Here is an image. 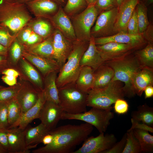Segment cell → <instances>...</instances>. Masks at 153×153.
<instances>
[{"label":"cell","mask_w":153,"mask_h":153,"mask_svg":"<svg viewBox=\"0 0 153 153\" xmlns=\"http://www.w3.org/2000/svg\"><path fill=\"white\" fill-rule=\"evenodd\" d=\"M93 129L87 123L67 124L49 131L53 136L52 143L32 151L33 153H72L76 147L84 142Z\"/></svg>","instance_id":"obj_1"},{"label":"cell","mask_w":153,"mask_h":153,"mask_svg":"<svg viewBox=\"0 0 153 153\" xmlns=\"http://www.w3.org/2000/svg\"><path fill=\"white\" fill-rule=\"evenodd\" d=\"M111 67L114 72L112 81L118 80L124 84L125 96L128 98L135 94L132 80L135 73L142 67L134 52L118 59L104 62Z\"/></svg>","instance_id":"obj_2"},{"label":"cell","mask_w":153,"mask_h":153,"mask_svg":"<svg viewBox=\"0 0 153 153\" xmlns=\"http://www.w3.org/2000/svg\"><path fill=\"white\" fill-rule=\"evenodd\" d=\"M33 18L25 3L16 2L0 4V25L17 35Z\"/></svg>","instance_id":"obj_3"},{"label":"cell","mask_w":153,"mask_h":153,"mask_svg":"<svg viewBox=\"0 0 153 153\" xmlns=\"http://www.w3.org/2000/svg\"><path fill=\"white\" fill-rule=\"evenodd\" d=\"M89 42L77 40L74 41L72 50L57 76L56 84L58 89L75 83L81 68V58L88 48Z\"/></svg>","instance_id":"obj_4"},{"label":"cell","mask_w":153,"mask_h":153,"mask_svg":"<svg viewBox=\"0 0 153 153\" xmlns=\"http://www.w3.org/2000/svg\"><path fill=\"white\" fill-rule=\"evenodd\" d=\"M123 86L121 82L114 80L103 88L92 89L87 93V106L111 110L112 104L125 97Z\"/></svg>","instance_id":"obj_5"},{"label":"cell","mask_w":153,"mask_h":153,"mask_svg":"<svg viewBox=\"0 0 153 153\" xmlns=\"http://www.w3.org/2000/svg\"><path fill=\"white\" fill-rule=\"evenodd\" d=\"M59 104L65 112L77 114L87 111V94L76 87L75 83L58 88Z\"/></svg>","instance_id":"obj_6"},{"label":"cell","mask_w":153,"mask_h":153,"mask_svg":"<svg viewBox=\"0 0 153 153\" xmlns=\"http://www.w3.org/2000/svg\"><path fill=\"white\" fill-rule=\"evenodd\" d=\"M114 117L111 110L92 107L89 110L77 114L63 112L61 119L82 121L95 127L100 133L105 132Z\"/></svg>","instance_id":"obj_7"},{"label":"cell","mask_w":153,"mask_h":153,"mask_svg":"<svg viewBox=\"0 0 153 153\" xmlns=\"http://www.w3.org/2000/svg\"><path fill=\"white\" fill-rule=\"evenodd\" d=\"M99 15L95 5L88 6L80 13L70 17L76 40L89 42L91 30Z\"/></svg>","instance_id":"obj_8"},{"label":"cell","mask_w":153,"mask_h":153,"mask_svg":"<svg viewBox=\"0 0 153 153\" xmlns=\"http://www.w3.org/2000/svg\"><path fill=\"white\" fill-rule=\"evenodd\" d=\"M118 8L101 12L98 16L95 24L91 29V35L94 38L107 37L115 34V27Z\"/></svg>","instance_id":"obj_9"},{"label":"cell","mask_w":153,"mask_h":153,"mask_svg":"<svg viewBox=\"0 0 153 153\" xmlns=\"http://www.w3.org/2000/svg\"><path fill=\"white\" fill-rule=\"evenodd\" d=\"M116 141L114 134L101 133L96 137H88L82 146L72 153H101L111 148Z\"/></svg>","instance_id":"obj_10"},{"label":"cell","mask_w":153,"mask_h":153,"mask_svg":"<svg viewBox=\"0 0 153 153\" xmlns=\"http://www.w3.org/2000/svg\"><path fill=\"white\" fill-rule=\"evenodd\" d=\"M96 45L104 62L119 59L137 50L132 45L114 42Z\"/></svg>","instance_id":"obj_11"},{"label":"cell","mask_w":153,"mask_h":153,"mask_svg":"<svg viewBox=\"0 0 153 153\" xmlns=\"http://www.w3.org/2000/svg\"><path fill=\"white\" fill-rule=\"evenodd\" d=\"M52 36L54 58L60 69L66 62L72 50L74 41L67 38L59 31L55 29Z\"/></svg>","instance_id":"obj_12"},{"label":"cell","mask_w":153,"mask_h":153,"mask_svg":"<svg viewBox=\"0 0 153 153\" xmlns=\"http://www.w3.org/2000/svg\"><path fill=\"white\" fill-rule=\"evenodd\" d=\"M94 40L96 45L114 42L132 45L137 50L143 48L148 43L142 34H130L123 32H119L109 36L94 38Z\"/></svg>","instance_id":"obj_13"},{"label":"cell","mask_w":153,"mask_h":153,"mask_svg":"<svg viewBox=\"0 0 153 153\" xmlns=\"http://www.w3.org/2000/svg\"><path fill=\"white\" fill-rule=\"evenodd\" d=\"M59 104L46 100L40 113L39 119L49 131L55 128L63 112Z\"/></svg>","instance_id":"obj_14"},{"label":"cell","mask_w":153,"mask_h":153,"mask_svg":"<svg viewBox=\"0 0 153 153\" xmlns=\"http://www.w3.org/2000/svg\"><path fill=\"white\" fill-rule=\"evenodd\" d=\"M25 4L35 17L48 19L57 13L61 7L52 0H33Z\"/></svg>","instance_id":"obj_15"},{"label":"cell","mask_w":153,"mask_h":153,"mask_svg":"<svg viewBox=\"0 0 153 153\" xmlns=\"http://www.w3.org/2000/svg\"><path fill=\"white\" fill-rule=\"evenodd\" d=\"M140 0H124L118 7V12L115 27L116 33H127L128 23Z\"/></svg>","instance_id":"obj_16"},{"label":"cell","mask_w":153,"mask_h":153,"mask_svg":"<svg viewBox=\"0 0 153 153\" xmlns=\"http://www.w3.org/2000/svg\"><path fill=\"white\" fill-rule=\"evenodd\" d=\"M49 20L55 29L65 37L73 41L76 40L74 28L70 17L60 7L57 13Z\"/></svg>","instance_id":"obj_17"},{"label":"cell","mask_w":153,"mask_h":153,"mask_svg":"<svg viewBox=\"0 0 153 153\" xmlns=\"http://www.w3.org/2000/svg\"><path fill=\"white\" fill-rule=\"evenodd\" d=\"M22 56L37 67L44 77L52 72L60 70V67L54 59L42 57L24 50Z\"/></svg>","instance_id":"obj_18"},{"label":"cell","mask_w":153,"mask_h":153,"mask_svg":"<svg viewBox=\"0 0 153 153\" xmlns=\"http://www.w3.org/2000/svg\"><path fill=\"white\" fill-rule=\"evenodd\" d=\"M9 153H29L25 137V130L16 127L6 129Z\"/></svg>","instance_id":"obj_19"},{"label":"cell","mask_w":153,"mask_h":153,"mask_svg":"<svg viewBox=\"0 0 153 153\" xmlns=\"http://www.w3.org/2000/svg\"><path fill=\"white\" fill-rule=\"evenodd\" d=\"M132 84L135 94L141 96L147 86H153V68L147 67L140 68L134 75Z\"/></svg>","instance_id":"obj_20"},{"label":"cell","mask_w":153,"mask_h":153,"mask_svg":"<svg viewBox=\"0 0 153 153\" xmlns=\"http://www.w3.org/2000/svg\"><path fill=\"white\" fill-rule=\"evenodd\" d=\"M104 63L97 48L94 38L91 36L88 47L81 58L80 67L88 66L94 71Z\"/></svg>","instance_id":"obj_21"},{"label":"cell","mask_w":153,"mask_h":153,"mask_svg":"<svg viewBox=\"0 0 153 153\" xmlns=\"http://www.w3.org/2000/svg\"><path fill=\"white\" fill-rule=\"evenodd\" d=\"M39 92L36 88L24 84L15 97L23 112L27 111L36 103Z\"/></svg>","instance_id":"obj_22"},{"label":"cell","mask_w":153,"mask_h":153,"mask_svg":"<svg viewBox=\"0 0 153 153\" xmlns=\"http://www.w3.org/2000/svg\"><path fill=\"white\" fill-rule=\"evenodd\" d=\"M46 100L43 92H40L36 103L27 111L23 112L18 127L24 130L34 120L39 118L40 111Z\"/></svg>","instance_id":"obj_23"},{"label":"cell","mask_w":153,"mask_h":153,"mask_svg":"<svg viewBox=\"0 0 153 153\" xmlns=\"http://www.w3.org/2000/svg\"><path fill=\"white\" fill-rule=\"evenodd\" d=\"M59 71H55L44 77V89L42 91L46 100L59 104L58 89L56 84L57 74Z\"/></svg>","instance_id":"obj_24"},{"label":"cell","mask_w":153,"mask_h":153,"mask_svg":"<svg viewBox=\"0 0 153 153\" xmlns=\"http://www.w3.org/2000/svg\"><path fill=\"white\" fill-rule=\"evenodd\" d=\"M94 82L92 89H101L107 86L111 82L114 72L111 67L103 63L94 71Z\"/></svg>","instance_id":"obj_25"},{"label":"cell","mask_w":153,"mask_h":153,"mask_svg":"<svg viewBox=\"0 0 153 153\" xmlns=\"http://www.w3.org/2000/svg\"><path fill=\"white\" fill-rule=\"evenodd\" d=\"M24 130L26 143L29 150L35 148L41 143L43 137L49 131L41 123L34 127H29L28 126Z\"/></svg>","instance_id":"obj_26"},{"label":"cell","mask_w":153,"mask_h":153,"mask_svg":"<svg viewBox=\"0 0 153 153\" xmlns=\"http://www.w3.org/2000/svg\"><path fill=\"white\" fill-rule=\"evenodd\" d=\"M27 25L44 40L51 36L55 29L48 19L42 18H32Z\"/></svg>","instance_id":"obj_27"},{"label":"cell","mask_w":153,"mask_h":153,"mask_svg":"<svg viewBox=\"0 0 153 153\" xmlns=\"http://www.w3.org/2000/svg\"><path fill=\"white\" fill-rule=\"evenodd\" d=\"M19 61L21 69L26 76L32 82L39 92L44 89L43 80L37 70L23 56Z\"/></svg>","instance_id":"obj_28"},{"label":"cell","mask_w":153,"mask_h":153,"mask_svg":"<svg viewBox=\"0 0 153 153\" xmlns=\"http://www.w3.org/2000/svg\"><path fill=\"white\" fill-rule=\"evenodd\" d=\"M94 70L88 66L81 67L75 84L78 88L86 93L92 89L94 79Z\"/></svg>","instance_id":"obj_29"},{"label":"cell","mask_w":153,"mask_h":153,"mask_svg":"<svg viewBox=\"0 0 153 153\" xmlns=\"http://www.w3.org/2000/svg\"><path fill=\"white\" fill-rule=\"evenodd\" d=\"M24 50L42 57L54 59L52 35L42 41Z\"/></svg>","instance_id":"obj_30"},{"label":"cell","mask_w":153,"mask_h":153,"mask_svg":"<svg viewBox=\"0 0 153 153\" xmlns=\"http://www.w3.org/2000/svg\"><path fill=\"white\" fill-rule=\"evenodd\" d=\"M16 38L23 46L24 50H26L44 40L27 25L18 32Z\"/></svg>","instance_id":"obj_31"},{"label":"cell","mask_w":153,"mask_h":153,"mask_svg":"<svg viewBox=\"0 0 153 153\" xmlns=\"http://www.w3.org/2000/svg\"><path fill=\"white\" fill-rule=\"evenodd\" d=\"M7 103L8 128L17 127L23 112L22 108L15 97Z\"/></svg>","instance_id":"obj_32"},{"label":"cell","mask_w":153,"mask_h":153,"mask_svg":"<svg viewBox=\"0 0 153 153\" xmlns=\"http://www.w3.org/2000/svg\"><path fill=\"white\" fill-rule=\"evenodd\" d=\"M132 118L150 127L153 126V108L145 104L139 106L131 113Z\"/></svg>","instance_id":"obj_33"},{"label":"cell","mask_w":153,"mask_h":153,"mask_svg":"<svg viewBox=\"0 0 153 153\" xmlns=\"http://www.w3.org/2000/svg\"><path fill=\"white\" fill-rule=\"evenodd\" d=\"M133 130L139 142L142 152H153V136L146 130L137 129H134Z\"/></svg>","instance_id":"obj_34"},{"label":"cell","mask_w":153,"mask_h":153,"mask_svg":"<svg viewBox=\"0 0 153 153\" xmlns=\"http://www.w3.org/2000/svg\"><path fill=\"white\" fill-rule=\"evenodd\" d=\"M134 53L142 67L153 68V43H148L143 48Z\"/></svg>","instance_id":"obj_35"},{"label":"cell","mask_w":153,"mask_h":153,"mask_svg":"<svg viewBox=\"0 0 153 153\" xmlns=\"http://www.w3.org/2000/svg\"><path fill=\"white\" fill-rule=\"evenodd\" d=\"M135 9L137 13L139 33L142 34L150 24L147 16V6L140 1L137 5Z\"/></svg>","instance_id":"obj_36"},{"label":"cell","mask_w":153,"mask_h":153,"mask_svg":"<svg viewBox=\"0 0 153 153\" xmlns=\"http://www.w3.org/2000/svg\"><path fill=\"white\" fill-rule=\"evenodd\" d=\"M88 6L86 0H67L63 9L70 18L81 12Z\"/></svg>","instance_id":"obj_37"},{"label":"cell","mask_w":153,"mask_h":153,"mask_svg":"<svg viewBox=\"0 0 153 153\" xmlns=\"http://www.w3.org/2000/svg\"><path fill=\"white\" fill-rule=\"evenodd\" d=\"M126 144L122 153L142 152L139 142L134 135L133 130L127 131Z\"/></svg>","instance_id":"obj_38"},{"label":"cell","mask_w":153,"mask_h":153,"mask_svg":"<svg viewBox=\"0 0 153 153\" xmlns=\"http://www.w3.org/2000/svg\"><path fill=\"white\" fill-rule=\"evenodd\" d=\"M24 84L18 83L8 87L0 86V103L7 102L15 98Z\"/></svg>","instance_id":"obj_39"},{"label":"cell","mask_w":153,"mask_h":153,"mask_svg":"<svg viewBox=\"0 0 153 153\" xmlns=\"http://www.w3.org/2000/svg\"><path fill=\"white\" fill-rule=\"evenodd\" d=\"M24 50V47L16 38L8 48L7 58L10 66V62L16 64L19 61Z\"/></svg>","instance_id":"obj_40"},{"label":"cell","mask_w":153,"mask_h":153,"mask_svg":"<svg viewBox=\"0 0 153 153\" xmlns=\"http://www.w3.org/2000/svg\"><path fill=\"white\" fill-rule=\"evenodd\" d=\"M17 34L12 35L7 27L0 25V43L5 47L8 48L16 38Z\"/></svg>","instance_id":"obj_41"},{"label":"cell","mask_w":153,"mask_h":153,"mask_svg":"<svg viewBox=\"0 0 153 153\" xmlns=\"http://www.w3.org/2000/svg\"><path fill=\"white\" fill-rule=\"evenodd\" d=\"M95 6L99 15L103 11L118 7L116 0H97Z\"/></svg>","instance_id":"obj_42"},{"label":"cell","mask_w":153,"mask_h":153,"mask_svg":"<svg viewBox=\"0 0 153 153\" xmlns=\"http://www.w3.org/2000/svg\"><path fill=\"white\" fill-rule=\"evenodd\" d=\"M9 126L7 119V102L0 103V128L7 129Z\"/></svg>","instance_id":"obj_43"},{"label":"cell","mask_w":153,"mask_h":153,"mask_svg":"<svg viewBox=\"0 0 153 153\" xmlns=\"http://www.w3.org/2000/svg\"><path fill=\"white\" fill-rule=\"evenodd\" d=\"M127 33L129 34H139V32L138 22L135 9L128 21L127 26Z\"/></svg>","instance_id":"obj_44"},{"label":"cell","mask_w":153,"mask_h":153,"mask_svg":"<svg viewBox=\"0 0 153 153\" xmlns=\"http://www.w3.org/2000/svg\"><path fill=\"white\" fill-rule=\"evenodd\" d=\"M114 112L119 114L126 113L129 109V105L127 102L124 99H117L114 103Z\"/></svg>","instance_id":"obj_45"},{"label":"cell","mask_w":153,"mask_h":153,"mask_svg":"<svg viewBox=\"0 0 153 153\" xmlns=\"http://www.w3.org/2000/svg\"><path fill=\"white\" fill-rule=\"evenodd\" d=\"M126 133L119 141L116 143L110 149L102 152L101 153H122L126 144Z\"/></svg>","instance_id":"obj_46"},{"label":"cell","mask_w":153,"mask_h":153,"mask_svg":"<svg viewBox=\"0 0 153 153\" xmlns=\"http://www.w3.org/2000/svg\"><path fill=\"white\" fill-rule=\"evenodd\" d=\"M131 121L132 124L131 126L128 131L133 130L134 129H137L146 130L153 133V127L148 126L143 123H141L132 118L131 119Z\"/></svg>","instance_id":"obj_47"},{"label":"cell","mask_w":153,"mask_h":153,"mask_svg":"<svg viewBox=\"0 0 153 153\" xmlns=\"http://www.w3.org/2000/svg\"><path fill=\"white\" fill-rule=\"evenodd\" d=\"M6 129L0 128V145L9 153Z\"/></svg>","instance_id":"obj_48"},{"label":"cell","mask_w":153,"mask_h":153,"mask_svg":"<svg viewBox=\"0 0 153 153\" xmlns=\"http://www.w3.org/2000/svg\"><path fill=\"white\" fill-rule=\"evenodd\" d=\"M142 34L148 43H153V28L152 24H150L145 30Z\"/></svg>","instance_id":"obj_49"},{"label":"cell","mask_w":153,"mask_h":153,"mask_svg":"<svg viewBox=\"0 0 153 153\" xmlns=\"http://www.w3.org/2000/svg\"><path fill=\"white\" fill-rule=\"evenodd\" d=\"M1 79L4 82L9 86H14L17 83V77H16L3 75Z\"/></svg>","instance_id":"obj_50"},{"label":"cell","mask_w":153,"mask_h":153,"mask_svg":"<svg viewBox=\"0 0 153 153\" xmlns=\"http://www.w3.org/2000/svg\"><path fill=\"white\" fill-rule=\"evenodd\" d=\"M9 67L7 56L0 55V74L5 69Z\"/></svg>","instance_id":"obj_51"},{"label":"cell","mask_w":153,"mask_h":153,"mask_svg":"<svg viewBox=\"0 0 153 153\" xmlns=\"http://www.w3.org/2000/svg\"><path fill=\"white\" fill-rule=\"evenodd\" d=\"M1 74L4 75L16 77L20 75V73L17 70L10 67L2 71Z\"/></svg>","instance_id":"obj_52"},{"label":"cell","mask_w":153,"mask_h":153,"mask_svg":"<svg viewBox=\"0 0 153 153\" xmlns=\"http://www.w3.org/2000/svg\"><path fill=\"white\" fill-rule=\"evenodd\" d=\"M53 139V135L49 132L43 137L41 143L44 145L50 144L52 142Z\"/></svg>","instance_id":"obj_53"},{"label":"cell","mask_w":153,"mask_h":153,"mask_svg":"<svg viewBox=\"0 0 153 153\" xmlns=\"http://www.w3.org/2000/svg\"><path fill=\"white\" fill-rule=\"evenodd\" d=\"M144 98L146 99L152 97L153 96V86L150 85L147 86L144 91Z\"/></svg>","instance_id":"obj_54"},{"label":"cell","mask_w":153,"mask_h":153,"mask_svg":"<svg viewBox=\"0 0 153 153\" xmlns=\"http://www.w3.org/2000/svg\"><path fill=\"white\" fill-rule=\"evenodd\" d=\"M8 48L0 43V55L7 56Z\"/></svg>","instance_id":"obj_55"},{"label":"cell","mask_w":153,"mask_h":153,"mask_svg":"<svg viewBox=\"0 0 153 153\" xmlns=\"http://www.w3.org/2000/svg\"><path fill=\"white\" fill-rule=\"evenodd\" d=\"M58 4L60 6L63 7L66 5L67 0H52Z\"/></svg>","instance_id":"obj_56"},{"label":"cell","mask_w":153,"mask_h":153,"mask_svg":"<svg viewBox=\"0 0 153 153\" xmlns=\"http://www.w3.org/2000/svg\"><path fill=\"white\" fill-rule=\"evenodd\" d=\"M140 1L143 2L146 6L152 4L153 3V0H141Z\"/></svg>","instance_id":"obj_57"},{"label":"cell","mask_w":153,"mask_h":153,"mask_svg":"<svg viewBox=\"0 0 153 153\" xmlns=\"http://www.w3.org/2000/svg\"><path fill=\"white\" fill-rule=\"evenodd\" d=\"M88 6L95 5L97 0H86Z\"/></svg>","instance_id":"obj_58"},{"label":"cell","mask_w":153,"mask_h":153,"mask_svg":"<svg viewBox=\"0 0 153 153\" xmlns=\"http://www.w3.org/2000/svg\"><path fill=\"white\" fill-rule=\"evenodd\" d=\"M17 0H0V4L4 3H14Z\"/></svg>","instance_id":"obj_59"},{"label":"cell","mask_w":153,"mask_h":153,"mask_svg":"<svg viewBox=\"0 0 153 153\" xmlns=\"http://www.w3.org/2000/svg\"><path fill=\"white\" fill-rule=\"evenodd\" d=\"M0 153H8V152L0 145Z\"/></svg>","instance_id":"obj_60"},{"label":"cell","mask_w":153,"mask_h":153,"mask_svg":"<svg viewBox=\"0 0 153 153\" xmlns=\"http://www.w3.org/2000/svg\"><path fill=\"white\" fill-rule=\"evenodd\" d=\"M32 0H17L16 2L21 3H26Z\"/></svg>","instance_id":"obj_61"},{"label":"cell","mask_w":153,"mask_h":153,"mask_svg":"<svg viewBox=\"0 0 153 153\" xmlns=\"http://www.w3.org/2000/svg\"><path fill=\"white\" fill-rule=\"evenodd\" d=\"M124 0H116L118 7L121 5Z\"/></svg>","instance_id":"obj_62"}]
</instances>
